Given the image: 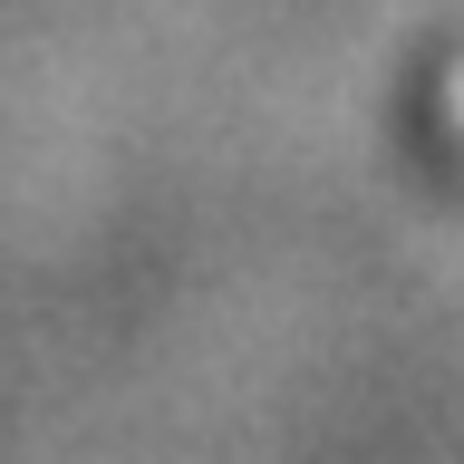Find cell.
Here are the masks:
<instances>
[{
	"instance_id": "6da1fadb",
	"label": "cell",
	"mask_w": 464,
	"mask_h": 464,
	"mask_svg": "<svg viewBox=\"0 0 464 464\" xmlns=\"http://www.w3.org/2000/svg\"><path fill=\"white\" fill-rule=\"evenodd\" d=\"M445 145H455V155H464V68H455V78H445Z\"/></svg>"
}]
</instances>
